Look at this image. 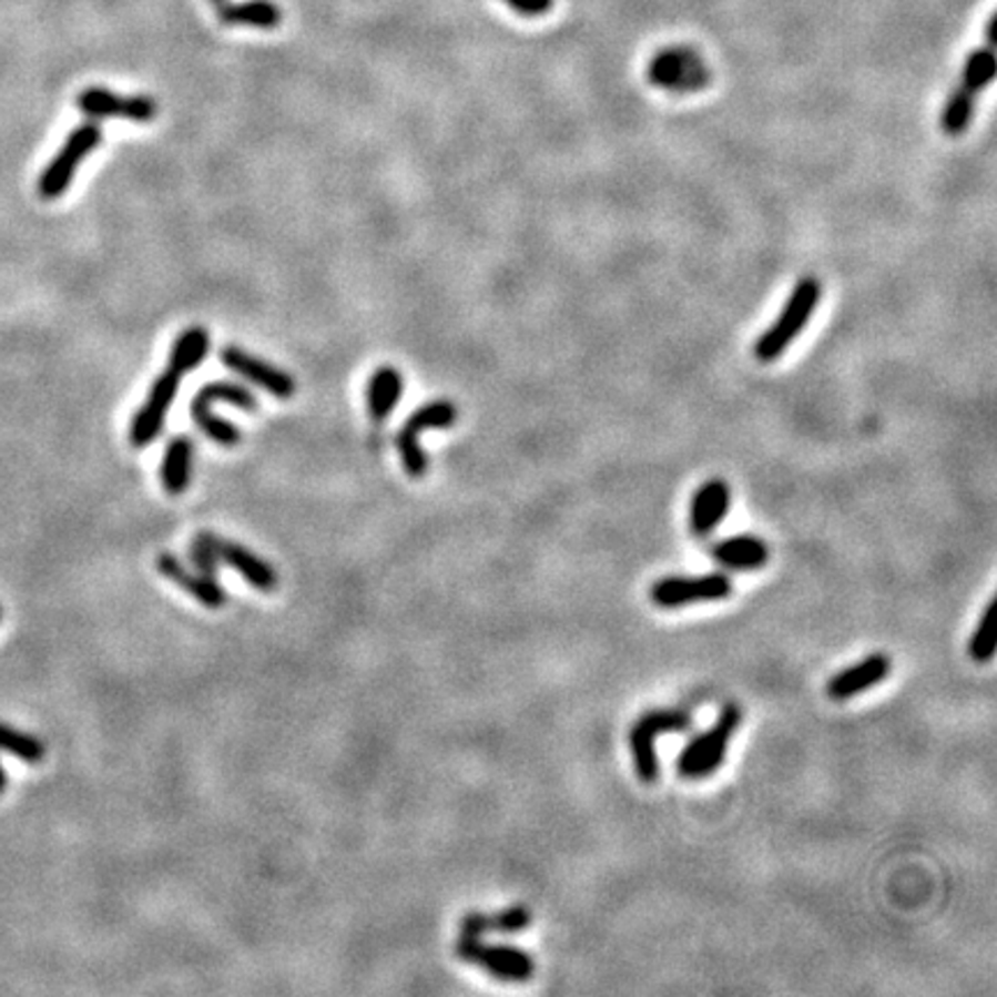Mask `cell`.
Segmentation results:
<instances>
[{
  "label": "cell",
  "mask_w": 997,
  "mask_h": 997,
  "mask_svg": "<svg viewBox=\"0 0 997 997\" xmlns=\"http://www.w3.org/2000/svg\"><path fill=\"white\" fill-rule=\"evenodd\" d=\"M769 546L755 533H734L728 536L711 548V559H714L723 571L732 573H749L760 571L769 561Z\"/></svg>",
  "instance_id": "cell-17"
},
{
  "label": "cell",
  "mask_w": 997,
  "mask_h": 997,
  "mask_svg": "<svg viewBox=\"0 0 997 997\" xmlns=\"http://www.w3.org/2000/svg\"><path fill=\"white\" fill-rule=\"evenodd\" d=\"M208 349H211L208 330L202 328V326H192V328L183 330L176 337L174 347H171L169 369H174V373L181 375V377L190 375L192 369H196L199 365L206 360Z\"/></svg>",
  "instance_id": "cell-20"
},
{
  "label": "cell",
  "mask_w": 997,
  "mask_h": 997,
  "mask_svg": "<svg viewBox=\"0 0 997 997\" xmlns=\"http://www.w3.org/2000/svg\"><path fill=\"white\" fill-rule=\"evenodd\" d=\"M995 649H997V601L990 598L977 621L970 644H967V653H970V659L977 665H986L995 659Z\"/></svg>",
  "instance_id": "cell-22"
},
{
  "label": "cell",
  "mask_w": 997,
  "mask_h": 997,
  "mask_svg": "<svg viewBox=\"0 0 997 997\" xmlns=\"http://www.w3.org/2000/svg\"><path fill=\"white\" fill-rule=\"evenodd\" d=\"M6 790H8V772H6L3 762H0V794H3Z\"/></svg>",
  "instance_id": "cell-29"
},
{
  "label": "cell",
  "mask_w": 997,
  "mask_h": 997,
  "mask_svg": "<svg viewBox=\"0 0 997 997\" xmlns=\"http://www.w3.org/2000/svg\"><path fill=\"white\" fill-rule=\"evenodd\" d=\"M213 538H215V533H211V531L196 533V538L192 540V548H190V559L196 566V571L208 578L217 576V563H220Z\"/></svg>",
  "instance_id": "cell-25"
},
{
  "label": "cell",
  "mask_w": 997,
  "mask_h": 997,
  "mask_svg": "<svg viewBox=\"0 0 997 997\" xmlns=\"http://www.w3.org/2000/svg\"><path fill=\"white\" fill-rule=\"evenodd\" d=\"M730 503H732V490L728 486V480H723V478L704 480L691 499V512H689L691 533L695 538H706L714 533L728 518Z\"/></svg>",
  "instance_id": "cell-14"
},
{
  "label": "cell",
  "mask_w": 997,
  "mask_h": 997,
  "mask_svg": "<svg viewBox=\"0 0 997 997\" xmlns=\"http://www.w3.org/2000/svg\"><path fill=\"white\" fill-rule=\"evenodd\" d=\"M157 571L174 582L176 587H181L187 596H192L194 601H199L202 606L211 608V610H220L226 603H230V596H226L224 587L217 584L215 578H208L199 571H190V568L171 552H162L157 557Z\"/></svg>",
  "instance_id": "cell-15"
},
{
  "label": "cell",
  "mask_w": 997,
  "mask_h": 997,
  "mask_svg": "<svg viewBox=\"0 0 997 997\" xmlns=\"http://www.w3.org/2000/svg\"><path fill=\"white\" fill-rule=\"evenodd\" d=\"M820 298H822V284L817 277L808 275L796 282L774 324L755 339L753 356L760 363L779 360L790 349L792 342L811 324Z\"/></svg>",
  "instance_id": "cell-2"
},
{
  "label": "cell",
  "mask_w": 997,
  "mask_h": 997,
  "mask_svg": "<svg viewBox=\"0 0 997 997\" xmlns=\"http://www.w3.org/2000/svg\"><path fill=\"white\" fill-rule=\"evenodd\" d=\"M744 721V711L739 704L728 702L716 721L704 732L695 734L691 742L681 749L676 757V774L686 781H704L714 776L725 764L732 736L739 732Z\"/></svg>",
  "instance_id": "cell-1"
},
{
  "label": "cell",
  "mask_w": 997,
  "mask_h": 997,
  "mask_svg": "<svg viewBox=\"0 0 997 997\" xmlns=\"http://www.w3.org/2000/svg\"><path fill=\"white\" fill-rule=\"evenodd\" d=\"M179 384H181V375H176L174 369H169V367L155 379L144 407H141L132 418L130 444L134 448H146L149 444H153L157 439V435L164 427V420L169 416V409L176 400Z\"/></svg>",
  "instance_id": "cell-10"
},
{
  "label": "cell",
  "mask_w": 997,
  "mask_h": 997,
  "mask_svg": "<svg viewBox=\"0 0 997 997\" xmlns=\"http://www.w3.org/2000/svg\"><path fill=\"white\" fill-rule=\"evenodd\" d=\"M455 954H458L460 960L480 967L482 973L506 984H525L536 973V963L525 949L510 945H488L482 943V937H460L455 943Z\"/></svg>",
  "instance_id": "cell-5"
},
{
  "label": "cell",
  "mask_w": 997,
  "mask_h": 997,
  "mask_svg": "<svg viewBox=\"0 0 997 997\" xmlns=\"http://www.w3.org/2000/svg\"><path fill=\"white\" fill-rule=\"evenodd\" d=\"M220 21L226 26H250V28H277L282 21V10L271 0H245V3H224L220 8Z\"/></svg>",
  "instance_id": "cell-21"
},
{
  "label": "cell",
  "mask_w": 997,
  "mask_h": 997,
  "mask_svg": "<svg viewBox=\"0 0 997 997\" xmlns=\"http://www.w3.org/2000/svg\"><path fill=\"white\" fill-rule=\"evenodd\" d=\"M892 674V659L887 653H868L862 661H857L854 665L836 672L830 681H827V695L836 702H845L857 698L875 686H879L882 681Z\"/></svg>",
  "instance_id": "cell-13"
},
{
  "label": "cell",
  "mask_w": 997,
  "mask_h": 997,
  "mask_svg": "<svg viewBox=\"0 0 997 997\" xmlns=\"http://www.w3.org/2000/svg\"><path fill=\"white\" fill-rule=\"evenodd\" d=\"M995 42H997V14L993 12L986 23V44L995 47Z\"/></svg>",
  "instance_id": "cell-28"
},
{
  "label": "cell",
  "mask_w": 997,
  "mask_h": 997,
  "mask_svg": "<svg viewBox=\"0 0 997 997\" xmlns=\"http://www.w3.org/2000/svg\"><path fill=\"white\" fill-rule=\"evenodd\" d=\"M647 77L659 89L674 93H693L709 83V68L691 47H668L653 55Z\"/></svg>",
  "instance_id": "cell-9"
},
{
  "label": "cell",
  "mask_w": 997,
  "mask_h": 997,
  "mask_svg": "<svg viewBox=\"0 0 997 997\" xmlns=\"http://www.w3.org/2000/svg\"><path fill=\"white\" fill-rule=\"evenodd\" d=\"M458 420V409L450 400H435L423 405L418 411L411 414L407 425L397 435V450H400L403 467L411 478H423L430 469V458L418 444V435L430 430H450Z\"/></svg>",
  "instance_id": "cell-8"
},
{
  "label": "cell",
  "mask_w": 997,
  "mask_h": 997,
  "mask_svg": "<svg viewBox=\"0 0 997 997\" xmlns=\"http://www.w3.org/2000/svg\"><path fill=\"white\" fill-rule=\"evenodd\" d=\"M77 106L91 119H123L132 123H151L157 116V104L149 95L123 98L113 91L91 85L77 98Z\"/></svg>",
  "instance_id": "cell-11"
},
{
  "label": "cell",
  "mask_w": 997,
  "mask_h": 997,
  "mask_svg": "<svg viewBox=\"0 0 997 997\" xmlns=\"http://www.w3.org/2000/svg\"><path fill=\"white\" fill-rule=\"evenodd\" d=\"M211 3H222V0H211Z\"/></svg>",
  "instance_id": "cell-30"
},
{
  "label": "cell",
  "mask_w": 997,
  "mask_h": 997,
  "mask_svg": "<svg viewBox=\"0 0 997 997\" xmlns=\"http://www.w3.org/2000/svg\"><path fill=\"white\" fill-rule=\"evenodd\" d=\"M503 3L525 17H543L552 10L555 0H503Z\"/></svg>",
  "instance_id": "cell-27"
},
{
  "label": "cell",
  "mask_w": 997,
  "mask_h": 997,
  "mask_svg": "<svg viewBox=\"0 0 997 997\" xmlns=\"http://www.w3.org/2000/svg\"><path fill=\"white\" fill-rule=\"evenodd\" d=\"M220 360L232 369V373L245 377L247 381H252L254 386L264 388L268 395L277 397V400H289V397L296 395V381L292 375L284 373V369L252 356L250 352L241 349V347H224L220 352Z\"/></svg>",
  "instance_id": "cell-12"
},
{
  "label": "cell",
  "mask_w": 997,
  "mask_h": 997,
  "mask_svg": "<svg viewBox=\"0 0 997 997\" xmlns=\"http://www.w3.org/2000/svg\"><path fill=\"white\" fill-rule=\"evenodd\" d=\"M102 141V128L95 121L81 123L70 132L63 149L47 164L38 181V192L42 199H59L72 185L79 164L89 157Z\"/></svg>",
  "instance_id": "cell-6"
},
{
  "label": "cell",
  "mask_w": 997,
  "mask_h": 997,
  "mask_svg": "<svg viewBox=\"0 0 997 997\" xmlns=\"http://www.w3.org/2000/svg\"><path fill=\"white\" fill-rule=\"evenodd\" d=\"M0 751H6L28 764H40L47 755L42 739L21 732L8 723H0Z\"/></svg>",
  "instance_id": "cell-23"
},
{
  "label": "cell",
  "mask_w": 997,
  "mask_h": 997,
  "mask_svg": "<svg viewBox=\"0 0 997 997\" xmlns=\"http://www.w3.org/2000/svg\"><path fill=\"white\" fill-rule=\"evenodd\" d=\"M490 933V915L469 913L460 919V937H486Z\"/></svg>",
  "instance_id": "cell-26"
},
{
  "label": "cell",
  "mask_w": 997,
  "mask_h": 997,
  "mask_svg": "<svg viewBox=\"0 0 997 997\" xmlns=\"http://www.w3.org/2000/svg\"><path fill=\"white\" fill-rule=\"evenodd\" d=\"M213 540H215V552H217L220 561L226 563V566H232L234 571L247 584H252L254 589H260L264 593H271V591H275L279 587V576H277V571L266 559H262L260 555H254L245 546L234 543V540L220 538L217 533H215Z\"/></svg>",
  "instance_id": "cell-16"
},
{
  "label": "cell",
  "mask_w": 997,
  "mask_h": 997,
  "mask_svg": "<svg viewBox=\"0 0 997 997\" xmlns=\"http://www.w3.org/2000/svg\"><path fill=\"white\" fill-rule=\"evenodd\" d=\"M734 591L732 580L725 573L704 576H670L651 584L649 598L661 610H676L695 603L725 601Z\"/></svg>",
  "instance_id": "cell-7"
},
{
  "label": "cell",
  "mask_w": 997,
  "mask_h": 997,
  "mask_svg": "<svg viewBox=\"0 0 997 997\" xmlns=\"http://www.w3.org/2000/svg\"><path fill=\"white\" fill-rule=\"evenodd\" d=\"M405 379L395 367L384 365L367 381V414L375 423H384L400 403Z\"/></svg>",
  "instance_id": "cell-19"
},
{
  "label": "cell",
  "mask_w": 997,
  "mask_h": 997,
  "mask_svg": "<svg viewBox=\"0 0 997 997\" xmlns=\"http://www.w3.org/2000/svg\"><path fill=\"white\" fill-rule=\"evenodd\" d=\"M531 909L522 903L508 905L503 907L501 913L490 915V933H501V935H518L525 933L531 926Z\"/></svg>",
  "instance_id": "cell-24"
},
{
  "label": "cell",
  "mask_w": 997,
  "mask_h": 997,
  "mask_svg": "<svg viewBox=\"0 0 997 997\" xmlns=\"http://www.w3.org/2000/svg\"><path fill=\"white\" fill-rule=\"evenodd\" d=\"M995 72H997L995 47L986 44L967 55L963 77L954 89V93L949 95V100L943 109V116H939V128H943L945 134L960 136L967 132V128H970L973 116H975L977 98L993 83Z\"/></svg>",
  "instance_id": "cell-3"
},
{
  "label": "cell",
  "mask_w": 997,
  "mask_h": 997,
  "mask_svg": "<svg viewBox=\"0 0 997 997\" xmlns=\"http://www.w3.org/2000/svg\"><path fill=\"white\" fill-rule=\"evenodd\" d=\"M693 728V716L686 709H651L631 725L629 730V746L633 753V764L638 779L647 785L657 783L661 774L659 753H657V739L661 734H674V732H689Z\"/></svg>",
  "instance_id": "cell-4"
},
{
  "label": "cell",
  "mask_w": 997,
  "mask_h": 997,
  "mask_svg": "<svg viewBox=\"0 0 997 997\" xmlns=\"http://www.w3.org/2000/svg\"><path fill=\"white\" fill-rule=\"evenodd\" d=\"M0 619H3V608H0Z\"/></svg>",
  "instance_id": "cell-31"
},
{
  "label": "cell",
  "mask_w": 997,
  "mask_h": 997,
  "mask_svg": "<svg viewBox=\"0 0 997 997\" xmlns=\"http://www.w3.org/2000/svg\"><path fill=\"white\" fill-rule=\"evenodd\" d=\"M192 467H194V444L190 437H174L162 455V467H160V480L162 488L169 495H183L190 488L192 480Z\"/></svg>",
  "instance_id": "cell-18"
}]
</instances>
